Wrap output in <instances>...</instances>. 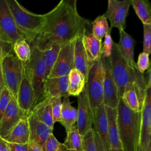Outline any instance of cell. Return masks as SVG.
<instances>
[{
  "label": "cell",
  "mask_w": 151,
  "mask_h": 151,
  "mask_svg": "<svg viewBox=\"0 0 151 151\" xmlns=\"http://www.w3.org/2000/svg\"><path fill=\"white\" fill-rule=\"evenodd\" d=\"M44 15L45 22L34 44L41 51L54 44L63 45L74 41L86 27L91 25L90 21L78 14L77 0H61Z\"/></svg>",
  "instance_id": "cell-1"
},
{
  "label": "cell",
  "mask_w": 151,
  "mask_h": 151,
  "mask_svg": "<svg viewBox=\"0 0 151 151\" xmlns=\"http://www.w3.org/2000/svg\"><path fill=\"white\" fill-rule=\"evenodd\" d=\"M109 58L119 98H122L127 90L134 88L140 107L142 109L146 91L143 74L140 73L138 70L133 69L128 65L120 55L117 44L114 41Z\"/></svg>",
  "instance_id": "cell-2"
},
{
  "label": "cell",
  "mask_w": 151,
  "mask_h": 151,
  "mask_svg": "<svg viewBox=\"0 0 151 151\" xmlns=\"http://www.w3.org/2000/svg\"><path fill=\"white\" fill-rule=\"evenodd\" d=\"M117 124L123 151H137L140 145L142 112L132 110L119 99L117 107Z\"/></svg>",
  "instance_id": "cell-3"
},
{
  "label": "cell",
  "mask_w": 151,
  "mask_h": 151,
  "mask_svg": "<svg viewBox=\"0 0 151 151\" xmlns=\"http://www.w3.org/2000/svg\"><path fill=\"white\" fill-rule=\"evenodd\" d=\"M6 2L19 31L30 47L34 45L45 22V15L31 12L16 0H6Z\"/></svg>",
  "instance_id": "cell-4"
},
{
  "label": "cell",
  "mask_w": 151,
  "mask_h": 151,
  "mask_svg": "<svg viewBox=\"0 0 151 151\" xmlns=\"http://www.w3.org/2000/svg\"><path fill=\"white\" fill-rule=\"evenodd\" d=\"M104 70L101 59L91 64L85 84L88 99L94 114L103 103V81Z\"/></svg>",
  "instance_id": "cell-5"
},
{
  "label": "cell",
  "mask_w": 151,
  "mask_h": 151,
  "mask_svg": "<svg viewBox=\"0 0 151 151\" xmlns=\"http://www.w3.org/2000/svg\"><path fill=\"white\" fill-rule=\"evenodd\" d=\"M31 55L27 61L31 82L34 94V106L43 99L45 79V66L44 52L35 45L31 47Z\"/></svg>",
  "instance_id": "cell-6"
},
{
  "label": "cell",
  "mask_w": 151,
  "mask_h": 151,
  "mask_svg": "<svg viewBox=\"0 0 151 151\" xmlns=\"http://www.w3.org/2000/svg\"><path fill=\"white\" fill-rule=\"evenodd\" d=\"M1 66L5 87L16 98L22 77V63L12 51L2 59Z\"/></svg>",
  "instance_id": "cell-7"
},
{
  "label": "cell",
  "mask_w": 151,
  "mask_h": 151,
  "mask_svg": "<svg viewBox=\"0 0 151 151\" xmlns=\"http://www.w3.org/2000/svg\"><path fill=\"white\" fill-rule=\"evenodd\" d=\"M0 38L12 45L24 39L15 24L6 0H0Z\"/></svg>",
  "instance_id": "cell-8"
},
{
  "label": "cell",
  "mask_w": 151,
  "mask_h": 151,
  "mask_svg": "<svg viewBox=\"0 0 151 151\" xmlns=\"http://www.w3.org/2000/svg\"><path fill=\"white\" fill-rule=\"evenodd\" d=\"M19 107L28 114L34 106V94L27 62L22 63L21 82L16 97Z\"/></svg>",
  "instance_id": "cell-9"
},
{
  "label": "cell",
  "mask_w": 151,
  "mask_h": 151,
  "mask_svg": "<svg viewBox=\"0 0 151 151\" xmlns=\"http://www.w3.org/2000/svg\"><path fill=\"white\" fill-rule=\"evenodd\" d=\"M131 3L132 0L108 1L107 9L103 15L110 22V30L113 27L118 28L119 31L124 30L126 17Z\"/></svg>",
  "instance_id": "cell-10"
},
{
  "label": "cell",
  "mask_w": 151,
  "mask_h": 151,
  "mask_svg": "<svg viewBox=\"0 0 151 151\" xmlns=\"http://www.w3.org/2000/svg\"><path fill=\"white\" fill-rule=\"evenodd\" d=\"M74 41L61 45L56 61L48 78L68 76L74 66Z\"/></svg>",
  "instance_id": "cell-11"
},
{
  "label": "cell",
  "mask_w": 151,
  "mask_h": 151,
  "mask_svg": "<svg viewBox=\"0 0 151 151\" xmlns=\"http://www.w3.org/2000/svg\"><path fill=\"white\" fill-rule=\"evenodd\" d=\"M26 116L18 106L16 98L12 96L0 120V137L5 140L14 126Z\"/></svg>",
  "instance_id": "cell-12"
},
{
  "label": "cell",
  "mask_w": 151,
  "mask_h": 151,
  "mask_svg": "<svg viewBox=\"0 0 151 151\" xmlns=\"http://www.w3.org/2000/svg\"><path fill=\"white\" fill-rule=\"evenodd\" d=\"M77 120L76 127L79 133L84 136L93 129V113L90 105L85 87L78 96Z\"/></svg>",
  "instance_id": "cell-13"
},
{
  "label": "cell",
  "mask_w": 151,
  "mask_h": 151,
  "mask_svg": "<svg viewBox=\"0 0 151 151\" xmlns=\"http://www.w3.org/2000/svg\"><path fill=\"white\" fill-rule=\"evenodd\" d=\"M101 60L104 70L103 81V104L105 106L116 109L119 98L117 89L114 81L110 58L101 57Z\"/></svg>",
  "instance_id": "cell-14"
},
{
  "label": "cell",
  "mask_w": 151,
  "mask_h": 151,
  "mask_svg": "<svg viewBox=\"0 0 151 151\" xmlns=\"http://www.w3.org/2000/svg\"><path fill=\"white\" fill-rule=\"evenodd\" d=\"M142 121L140 128V145L144 151L151 143V88L146 91V95L142 109Z\"/></svg>",
  "instance_id": "cell-15"
},
{
  "label": "cell",
  "mask_w": 151,
  "mask_h": 151,
  "mask_svg": "<svg viewBox=\"0 0 151 151\" xmlns=\"http://www.w3.org/2000/svg\"><path fill=\"white\" fill-rule=\"evenodd\" d=\"M27 119L29 129V141L35 142L42 147L48 137L52 134L53 129L40 121L31 111L27 114Z\"/></svg>",
  "instance_id": "cell-16"
},
{
  "label": "cell",
  "mask_w": 151,
  "mask_h": 151,
  "mask_svg": "<svg viewBox=\"0 0 151 151\" xmlns=\"http://www.w3.org/2000/svg\"><path fill=\"white\" fill-rule=\"evenodd\" d=\"M93 130L100 139L104 151H110V147L108 136V122L105 106L101 104L93 114Z\"/></svg>",
  "instance_id": "cell-17"
},
{
  "label": "cell",
  "mask_w": 151,
  "mask_h": 151,
  "mask_svg": "<svg viewBox=\"0 0 151 151\" xmlns=\"http://www.w3.org/2000/svg\"><path fill=\"white\" fill-rule=\"evenodd\" d=\"M84 30L76 37L74 41V66L75 68L83 75L86 82L91 63H90L88 61V57L83 43Z\"/></svg>",
  "instance_id": "cell-18"
},
{
  "label": "cell",
  "mask_w": 151,
  "mask_h": 151,
  "mask_svg": "<svg viewBox=\"0 0 151 151\" xmlns=\"http://www.w3.org/2000/svg\"><path fill=\"white\" fill-rule=\"evenodd\" d=\"M68 91V76L47 78L45 82L43 99L55 96H69Z\"/></svg>",
  "instance_id": "cell-19"
},
{
  "label": "cell",
  "mask_w": 151,
  "mask_h": 151,
  "mask_svg": "<svg viewBox=\"0 0 151 151\" xmlns=\"http://www.w3.org/2000/svg\"><path fill=\"white\" fill-rule=\"evenodd\" d=\"M120 39L116 43L118 50L128 65L134 70H138L134 58V48L136 41L124 30L119 31Z\"/></svg>",
  "instance_id": "cell-20"
},
{
  "label": "cell",
  "mask_w": 151,
  "mask_h": 151,
  "mask_svg": "<svg viewBox=\"0 0 151 151\" xmlns=\"http://www.w3.org/2000/svg\"><path fill=\"white\" fill-rule=\"evenodd\" d=\"M83 43L90 63L91 64L101 59L102 43L92 34L91 25L87 26L84 30Z\"/></svg>",
  "instance_id": "cell-21"
},
{
  "label": "cell",
  "mask_w": 151,
  "mask_h": 151,
  "mask_svg": "<svg viewBox=\"0 0 151 151\" xmlns=\"http://www.w3.org/2000/svg\"><path fill=\"white\" fill-rule=\"evenodd\" d=\"M7 143L27 144L29 141V129L27 116L22 118L4 140Z\"/></svg>",
  "instance_id": "cell-22"
},
{
  "label": "cell",
  "mask_w": 151,
  "mask_h": 151,
  "mask_svg": "<svg viewBox=\"0 0 151 151\" xmlns=\"http://www.w3.org/2000/svg\"><path fill=\"white\" fill-rule=\"evenodd\" d=\"M107 122L108 136L110 149H121L122 144L119 138L117 124V109L105 106Z\"/></svg>",
  "instance_id": "cell-23"
},
{
  "label": "cell",
  "mask_w": 151,
  "mask_h": 151,
  "mask_svg": "<svg viewBox=\"0 0 151 151\" xmlns=\"http://www.w3.org/2000/svg\"><path fill=\"white\" fill-rule=\"evenodd\" d=\"M77 120V109L71 105L68 96L64 97L62 101V109L60 114V123L64 127L67 132L76 125Z\"/></svg>",
  "instance_id": "cell-24"
},
{
  "label": "cell",
  "mask_w": 151,
  "mask_h": 151,
  "mask_svg": "<svg viewBox=\"0 0 151 151\" xmlns=\"http://www.w3.org/2000/svg\"><path fill=\"white\" fill-rule=\"evenodd\" d=\"M31 111L40 121L53 129L54 123L50 98H44L33 107Z\"/></svg>",
  "instance_id": "cell-25"
},
{
  "label": "cell",
  "mask_w": 151,
  "mask_h": 151,
  "mask_svg": "<svg viewBox=\"0 0 151 151\" xmlns=\"http://www.w3.org/2000/svg\"><path fill=\"white\" fill-rule=\"evenodd\" d=\"M68 96H78L83 91L86 80L83 75L76 68H73L68 75Z\"/></svg>",
  "instance_id": "cell-26"
},
{
  "label": "cell",
  "mask_w": 151,
  "mask_h": 151,
  "mask_svg": "<svg viewBox=\"0 0 151 151\" xmlns=\"http://www.w3.org/2000/svg\"><path fill=\"white\" fill-rule=\"evenodd\" d=\"M131 5L143 24H151V8L147 0H132Z\"/></svg>",
  "instance_id": "cell-27"
},
{
  "label": "cell",
  "mask_w": 151,
  "mask_h": 151,
  "mask_svg": "<svg viewBox=\"0 0 151 151\" xmlns=\"http://www.w3.org/2000/svg\"><path fill=\"white\" fill-rule=\"evenodd\" d=\"M83 137L79 133L75 125L70 131L67 132V138L64 144L68 150L84 151Z\"/></svg>",
  "instance_id": "cell-28"
},
{
  "label": "cell",
  "mask_w": 151,
  "mask_h": 151,
  "mask_svg": "<svg viewBox=\"0 0 151 151\" xmlns=\"http://www.w3.org/2000/svg\"><path fill=\"white\" fill-rule=\"evenodd\" d=\"M91 32L93 36L101 41L102 39L109 31V26L107 18L103 14L98 16L91 23Z\"/></svg>",
  "instance_id": "cell-29"
},
{
  "label": "cell",
  "mask_w": 151,
  "mask_h": 151,
  "mask_svg": "<svg viewBox=\"0 0 151 151\" xmlns=\"http://www.w3.org/2000/svg\"><path fill=\"white\" fill-rule=\"evenodd\" d=\"M61 47V45L54 44L50 48L43 51L44 60L45 66V79L47 80L56 61L59 51Z\"/></svg>",
  "instance_id": "cell-30"
},
{
  "label": "cell",
  "mask_w": 151,
  "mask_h": 151,
  "mask_svg": "<svg viewBox=\"0 0 151 151\" xmlns=\"http://www.w3.org/2000/svg\"><path fill=\"white\" fill-rule=\"evenodd\" d=\"M12 48L14 54L19 61L22 63L29 61L31 55V48L25 40H18L13 45Z\"/></svg>",
  "instance_id": "cell-31"
},
{
  "label": "cell",
  "mask_w": 151,
  "mask_h": 151,
  "mask_svg": "<svg viewBox=\"0 0 151 151\" xmlns=\"http://www.w3.org/2000/svg\"><path fill=\"white\" fill-rule=\"evenodd\" d=\"M122 98L125 104L132 110L136 112L142 111L139 99L134 88H132L125 91Z\"/></svg>",
  "instance_id": "cell-32"
},
{
  "label": "cell",
  "mask_w": 151,
  "mask_h": 151,
  "mask_svg": "<svg viewBox=\"0 0 151 151\" xmlns=\"http://www.w3.org/2000/svg\"><path fill=\"white\" fill-rule=\"evenodd\" d=\"M42 149L43 151H68L66 146L59 142L53 134L48 137Z\"/></svg>",
  "instance_id": "cell-33"
},
{
  "label": "cell",
  "mask_w": 151,
  "mask_h": 151,
  "mask_svg": "<svg viewBox=\"0 0 151 151\" xmlns=\"http://www.w3.org/2000/svg\"><path fill=\"white\" fill-rule=\"evenodd\" d=\"M61 96H55L50 98L54 123L60 122V114L62 109V100Z\"/></svg>",
  "instance_id": "cell-34"
},
{
  "label": "cell",
  "mask_w": 151,
  "mask_h": 151,
  "mask_svg": "<svg viewBox=\"0 0 151 151\" xmlns=\"http://www.w3.org/2000/svg\"><path fill=\"white\" fill-rule=\"evenodd\" d=\"M12 96H13L9 90L6 87H5L0 96V120L4 115Z\"/></svg>",
  "instance_id": "cell-35"
},
{
  "label": "cell",
  "mask_w": 151,
  "mask_h": 151,
  "mask_svg": "<svg viewBox=\"0 0 151 151\" xmlns=\"http://www.w3.org/2000/svg\"><path fill=\"white\" fill-rule=\"evenodd\" d=\"M143 25V52L150 54L151 52V24Z\"/></svg>",
  "instance_id": "cell-36"
},
{
  "label": "cell",
  "mask_w": 151,
  "mask_h": 151,
  "mask_svg": "<svg viewBox=\"0 0 151 151\" xmlns=\"http://www.w3.org/2000/svg\"><path fill=\"white\" fill-rule=\"evenodd\" d=\"M111 31L109 29V31L107 32L104 36V42L102 44V51H101V57L108 58L110 57L113 41L111 36Z\"/></svg>",
  "instance_id": "cell-37"
},
{
  "label": "cell",
  "mask_w": 151,
  "mask_h": 151,
  "mask_svg": "<svg viewBox=\"0 0 151 151\" xmlns=\"http://www.w3.org/2000/svg\"><path fill=\"white\" fill-rule=\"evenodd\" d=\"M84 150V151H96V146L94 139L93 129L88 131L83 137Z\"/></svg>",
  "instance_id": "cell-38"
},
{
  "label": "cell",
  "mask_w": 151,
  "mask_h": 151,
  "mask_svg": "<svg viewBox=\"0 0 151 151\" xmlns=\"http://www.w3.org/2000/svg\"><path fill=\"white\" fill-rule=\"evenodd\" d=\"M149 55V54L144 52H140L139 55L136 65L138 70L142 74H143L146 71L150 68V60Z\"/></svg>",
  "instance_id": "cell-39"
},
{
  "label": "cell",
  "mask_w": 151,
  "mask_h": 151,
  "mask_svg": "<svg viewBox=\"0 0 151 151\" xmlns=\"http://www.w3.org/2000/svg\"><path fill=\"white\" fill-rule=\"evenodd\" d=\"M12 45L2 41L0 38V63L9 52L13 51Z\"/></svg>",
  "instance_id": "cell-40"
},
{
  "label": "cell",
  "mask_w": 151,
  "mask_h": 151,
  "mask_svg": "<svg viewBox=\"0 0 151 151\" xmlns=\"http://www.w3.org/2000/svg\"><path fill=\"white\" fill-rule=\"evenodd\" d=\"M7 144L10 151H28V143L27 144H18V143H7Z\"/></svg>",
  "instance_id": "cell-41"
},
{
  "label": "cell",
  "mask_w": 151,
  "mask_h": 151,
  "mask_svg": "<svg viewBox=\"0 0 151 151\" xmlns=\"http://www.w3.org/2000/svg\"><path fill=\"white\" fill-rule=\"evenodd\" d=\"M143 78L146 89L151 88V69L149 68L146 73H143Z\"/></svg>",
  "instance_id": "cell-42"
},
{
  "label": "cell",
  "mask_w": 151,
  "mask_h": 151,
  "mask_svg": "<svg viewBox=\"0 0 151 151\" xmlns=\"http://www.w3.org/2000/svg\"><path fill=\"white\" fill-rule=\"evenodd\" d=\"M28 151H43L42 147L33 141L28 143Z\"/></svg>",
  "instance_id": "cell-43"
},
{
  "label": "cell",
  "mask_w": 151,
  "mask_h": 151,
  "mask_svg": "<svg viewBox=\"0 0 151 151\" xmlns=\"http://www.w3.org/2000/svg\"><path fill=\"white\" fill-rule=\"evenodd\" d=\"M94 139H95L96 146V151H104L103 146L102 145V143L99 136V134L94 131Z\"/></svg>",
  "instance_id": "cell-44"
},
{
  "label": "cell",
  "mask_w": 151,
  "mask_h": 151,
  "mask_svg": "<svg viewBox=\"0 0 151 151\" xmlns=\"http://www.w3.org/2000/svg\"><path fill=\"white\" fill-rule=\"evenodd\" d=\"M0 151H10L7 143L0 137Z\"/></svg>",
  "instance_id": "cell-45"
},
{
  "label": "cell",
  "mask_w": 151,
  "mask_h": 151,
  "mask_svg": "<svg viewBox=\"0 0 151 151\" xmlns=\"http://www.w3.org/2000/svg\"><path fill=\"white\" fill-rule=\"evenodd\" d=\"M4 87H5V84H4L3 78H2V75L1 72V63H0V96L1 95L2 91Z\"/></svg>",
  "instance_id": "cell-46"
},
{
  "label": "cell",
  "mask_w": 151,
  "mask_h": 151,
  "mask_svg": "<svg viewBox=\"0 0 151 151\" xmlns=\"http://www.w3.org/2000/svg\"><path fill=\"white\" fill-rule=\"evenodd\" d=\"M110 151H123V149H110Z\"/></svg>",
  "instance_id": "cell-47"
},
{
  "label": "cell",
  "mask_w": 151,
  "mask_h": 151,
  "mask_svg": "<svg viewBox=\"0 0 151 151\" xmlns=\"http://www.w3.org/2000/svg\"><path fill=\"white\" fill-rule=\"evenodd\" d=\"M145 151H151V143H150L147 147V149H146Z\"/></svg>",
  "instance_id": "cell-48"
},
{
  "label": "cell",
  "mask_w": 151,
  "mask_h": 151,
  "mask_svg": "<svg viewBox=\"0 0 151 151\" xmlns=\"http://www.w3.org/2000/svg\"><path fill=\"white\" fill-rule=\"evenodd\" d=\"M137 151H144V150H143V147H142L140 145H139V146L138 148H137Z\"/></svg>",
  "instance_id": "cell-49"
},
{
  "label": "cell",
  "mask_w": 151,
  "mask_h": 151,
  "mask_svg": "<svg viewBox=\"0 0 151 151\" xmlns=\"http://www.w3.org/2000/svg\"><path fill=\"white\" fill-rule=\"evenodd\" d=\"M68 151H77V150H68Z\"/></svg>",
  "instance_id": "cell-50"
}]
</instances>
